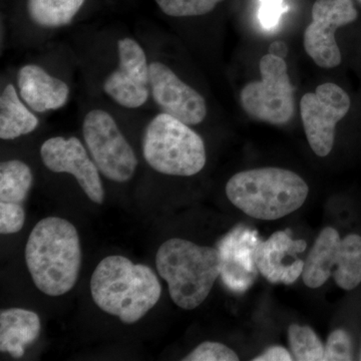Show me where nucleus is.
I'll use <instances>...</instances> for the list:
<instances>
[{"label":"nucleus","instance_id":"1","mask_svg":"<svg viewBox=\"0 0 361 361\" xmlns=\"http://www.w3.org/2000/svg\"><path fill=\"white\" fill-rule=\"evenodd\" d=\"M82 246L77 228L63 218L40 220L25 247V262L37 288L61 296L77 283L82 267Z\"/></svg>","mask_w":361,"mask_h":361},{"label":"nucleus","instance_id":"2","mask_svg":"<svg viewBox=\"0 0 361 361\" xmlns=\"http://www.w3.org/2000/svg\"><path fill=\"white\" fill-rule=\"evenodd\" d=\"M90 293L99 310L126 324H133L159 302L161 285L149 266L111 255L104 258L92 273Z\"/></svg>","mask_w":361,"mask_h":361},{"label":"nucleus","instance_id":"3","mask_svg":"<svg viewBox=\"0 0 361 361\" xmlns=\"http://www.w3.org/2000/svg\"><path fill=\"white\" fill-rule=\"evenodd\" d=\"M156 266L167 281L173 302L182 310H193L206 300L220 276L222 257L213 247L172 238L157 252Z\"/></svg>","mask_w":361,"mask_h":361},{"label":"nucleus","instance_id":"4","mask_svg":"<svg viewBox=\"0 0 361 361\" xmlns=\"http://www.w3.org/2000/svg\"><path fill=\"white\" fill-rule=\"evenodd\" d=\"M310 193L305 180L292 171L260 168L233 176L226 185V195L246 215L273 221L295 212Z\"/></svg>","mask_w":361,"mask_h":361},{"label":"nucleus","instance_id":"5","mask_svg":"<svg viewBox=\"0 0 361 361\" xmlns=\"http://www.w3.org/2000/svg\"><path fill=\"white\" fill-rule=\"evenodd\" d=\"M142 152L153 170L176 177L197 175L207 161L205 142L201 135L191 126L161 111L145 127Z\"/></svg>","mask_w":361,"mask_h":361},{"label":"nucleus","instance_id":"6","mask_svg":"<svg viewBox=\"0 0 361 361\" xmlns=\"http://www.w3.org/2000/svg\"><path fill=\"white\" fill-rule=\"evenodd\" d=\"M82 134V142L104 178L121 184L133 179L139 160L110 111L94 106L85 111Z\"/></svg>","mask_w":361,"mask_h":361},{"label":"nucleus","instance_id":"7","mask_svg":"<svg viewBox=\"0 0 361 361\" xmlns=\"http://www.w3.org/2000/svg\"><path fill=\"white\" fill-rule=\"evenodd\" d=\"M331 276L344 290L361 283V237L353 234L341 239L334 228L326 227L304 261L302 277L306 286L318 288Z\"/></svg>","mask_w":361,"mask_h":361},{"label":"nucleus","instance_id":"8","mask_svg":"<svg viewBox=\"0 0 361 361\" xmlns=\"http://www.w3.org/2000/svg\"><path fill=\"white\" fill-rule=\"evenodd\" d=\"M261 80L240 92L242 108L252 118L272 125L290 122L295 111L294 87L283 59L268 54L259 63Z\"/></svg>","mask_w":361,"mask_h":361},{"label":"nucleus","instance_id":"9","mask_svg":"<svg viewBox=\"0 0 361 361\" xmlns=\"http://www.w3.org/2000/svg\"><path fill=\"white\" fill-rule=\"evenodd\" d=\"M116 63L102 80V92L126 110L144 108L149 99V61L139 40L123 35L116 42Z\"/></svg>","mask_w":361,"mask_h":361},{"label":"nucleus","instance_id":"10","mask_svg":"<svg viewBox=\"0 0 361 361\" xmlns=\"http://www.w3.org/2000/svg\"><path fill=\"white\" fill-rule=\"evenodd\" d=\"M350 109L345 90L332 82L304 94L300 102L301 120L310 148L318 157L329 156L334 148L337 123Z\"/></svg>","mask_w":361,"mask_h":361},{"label":"nucleus","instance_id":"11","mask_svg":"<svg viewBox=\"0 0 361 361\" xmlns=\"http://www.w3.org/2000/svg\"><path fill=\"white\" fill-rule=\"evenodd\" d=\"M356 18L357 11L353 0H316L312 6V21L303 39L304 49L316 65L323 68L341 65V52L336 32Z\"/></svg>","mask_w":361,"mask_h":361},{"label":"nucleus","instance_id":"12","mask_svg":"<svg viewBox=\"0 0 361 361\" xmlns=\"http://www.w3.org/2000/svg\"><path fill=\"white\" fill-rule=\"evenodd\" d=\"M149 92L159 111L191 127L203 123L208 114L205 97L160 59L149 61Z\"/></svg>","mask_w":361,"mask_h":361},{"label":"nucleus","instance_id":"13","mask_svg":"<svg viewBox=\"0 0 361 361\" xmlns=\"http://www.w3.org/2000/svg\"><path fill=\"white\" fill-rule=\"evenodd\" d=\"M40 158L44 167L51 172L73 176L90 201L99 205L104 203L101 172L84 142L78 137H49L40 147Z\"/></svg>","mask_w":361,"mask_h":361},{"label":"nucleus","instance_id":"14","mask_svg":"<svg viewBox=\"0 0 361 361\" xmlns=\"http://www.w3.org/2000/svg\"><path fill=\"white\" fill-rule=\"evenodd\" d=\"M307 248L304 240H293L287 231L275 232L259 242L255 252L259 272L273 284H293L302 275L304 261L297 258Z\"/></svg>","mask_w":361,"mask_h":361},{"label":"nucleus","instance_id":"15","mask_svg":"<svg viewBox=\"0 0 361 361\" xmlns=\"http://www.w3.org/2000/svg\"><path fill=\"white\" fill-rule=\"evenodd\" d=\"M16 85L21 99L37 115L61 110L70 102L71 90L68 82L39 63L21 66L16 73Z\"/></svg>","mask_w":361,"mask_h":361},{"label":"nucleus","instance_id":"16","mask_svg":"<svg viewBox=\"0 0 361 361\" xmlns=\"http://www.w3.org/2000/svg\"><path fill=\"white\" fill-rule=\"evenodd\" d=\"M259 242L257 232L247 228H236L221 242V276L231 290L242 293L255 281L259 272L255 261Z\"/></svg>","mask_w":361,"mask_h":361},{"label":"nucleus","instance_id":"17","mask_svg":"<svg viewBox=\"0 0 361 361\" xmlns=\"http://www.w3.org/2000/svg\"><path fill=\"white\" fill-rule=\"evenodd\" d=\"M39 316L33 311L11 308L0 313V350L23 357L25 348L39 338Z\"/></svg>","mask_w":361,"mask_h":361},{"label":"nucleus","instance_id":"18","mask_svg":"<svg viewBox=\"0 0 361 361\" xmlns=\"http://www.w3.org/2000/svg\"><path fill=\"white\" fill-rule=\"evenodd\" d=\"M40 120L21 99L16 82H6L0 92V139L13 141L39 129Z\"/></svg>","mask_w":361,"mask_h":361},{"label":"nucleus","instance_id":"19","mask_svg":"<svg viewBox=\"0 0 361 361\" xmlns=\"http://www.w3.org/2000/svg\"><path fill=\"white\" fill-rule=\"evenodd\" d=\"M85 2V0H26V14L35 27L52 32L70 25Z\"/></svg>","mask_w":361,"mask_h":361},{"label":"nucleus","instance_id":"20","mask_svg":"<svg viewBox=\"0 0 361 361\" xmlns=\"http://www.w3.org/2000/svg\"><path fill=\"white\" fill-rule=\"evenodd\" d=\"M32 184V169L25 161L14 159L0 164V202L23 205Z\"/></svg>","mask_w":361,"mask_h":361},{"label":"nucleus","instance_id":"21","mask_svg":"<svg viewBox=\"0 0 361 361\" xmlns=\"http://www.w3.org/2000/svg\"><path fill=\"white\" fill-rule=\"evenodd\" d=\"M289 344L294 357L299 361L324 360L325 348L314 330L310 326L292 324L288 329Z\"/></svg>","mask_w":361,"mask_h":361},{"label":"nucleus","instance_id":"22","mask_svg":"<svg viewBox=\"0 0 361 361\" xmlns=\"http://www.w3.org/2000/svg\"><path fill=\"white\" fill-rule=\"evenodd\" d=\"M224 0H155L157 6L171 18H192L211 13Z\"/></svg>","mask_w":361,"mask_h":361},{"label":"nucleus","instance_id":"23","mask_svg":"<svg viewBox=\"0 0 361 361\" xmlns=\"http://www.w3.org/2000/svg\"><path fill=\"white\" fill-rule=\"evenodd\" d=\"M184 361H237L238 355L219 342L205 341L183 360Z\"/></svg>","mask_w":361,"mask_h":361},{"label":"nucleus","instance_id":"24","mask_svg":"<svg viewBox=\"0 0 361 361\" xmlns=\"http://www.w3.org/2000/svg\"><path fill=\"white\" fill-rule=\"evenodd\" d=\"M353 360V342L345 330L337 329L330 334L324 351V361Z\"/></svg>","mask_w":361,"mask_h":361},{"label":"nucleus","instance_id":"25","mask_svg":"<svg viewBox=\"0 0 361 361\" xmlns=\"http://www.w3.org/2000/svg\"><path fill=\"white\" fill-rule=\"evenodd\" d=\"M25 222V211L20 204L0 202V233L14 234L23 229Z\"/></svg>","mask_w":361,"mask_h":361},{"label":"nucleus","instance_id":"26","mask_svg":"<svg viewBox=\"0 0 361 361\" xmlns=\"http://www.w3.org/2000/svg\"><path fill=\"white\" fill-rule=\"evenodd\" d=\"M283 0H261L259 18L265 28L275 27L279 23L280 16L286 11Z\"/></svg>","mask_w":361,"mask_h":361},{"label":"nucleus","instance_id":"27","mask_svg":"<svg viewBox=\"0 0 361 361\" xmlns=\"http://www.w3.org/2000/svg\"><path fill=\"white\" fill-rule=\"evenodd\" d=\"M254 361H291L293 357L289 351L281 346L268 348L262 355L254 358Z\"/></svg>","mask_w":361,"mask_h":361},{"label":"nucleus","instance_id":"28","mask_svg":"<svg viewBox=\"0 0 361 361\" xmlns=\"http://www.w3.org/2000/svg\"><path fill=\"white\" fill-rule=\"evenodd\" d=\"M269 54L272 56H277V58L285 59L288 54V49L284 42L281 40H276V42H272L269 47Z\"/></svg>","mask_w":361,"mask_h":361},{"label":"nucleus","instance_id":"29","mask_svg":"<svg viewBox=\"0 0 361 361\" xmlns=\"http://www.w3.org/2000/svg\"><path fill=\"white\" fill-rule=\"evenodd\" d=\"M360 360H361V351H360Z\"/></svg>","mask_w":361,"mask_h":361},{"label":"nucleus","instance_id":"30","mask_svg":"<svg viewBox=\"0 0 361 361\" xmlns=\"http://www.w3.org/2000/svg\"><path fill=\"white\" fill-rule=\"evenodd\" d=\"M358 2H360V4H361V0H357Z\"/></svg>","mask_w":361,"mask_h":361}]
</instances>
